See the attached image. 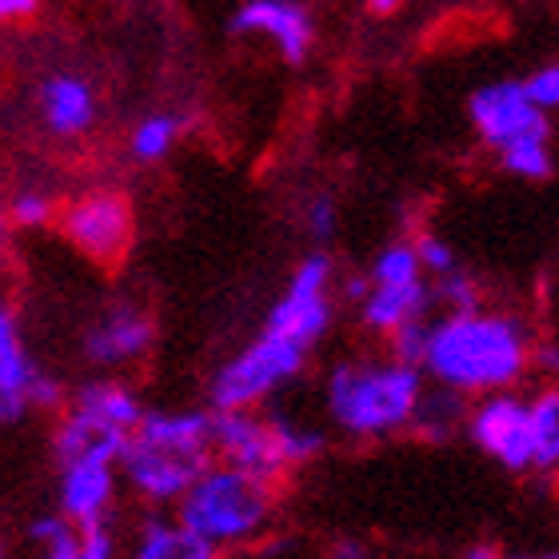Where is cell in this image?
Wrapping results in <instances>:
<instances>
[{
	"label": "cell",
	"instance_id": "1",
	"mask_svg": "<svg viewBox=\"0 0 559 559\" xmlns=\"http://www.w3.org/2000/svg\"><path fill=\"white\" fill-rule=\"evenodd\" d=\"M532 360L536 352H532L524 320L467 308V312H452L440 324H431L424 368L436 376V384L464 396V392L512 388Z\"/></svg>",
	"mask_w": 559,
	"mask_h": 559
},
{
	"label": "cell",
	"instance_id": "2",
	"mask_svg": "<svg viewBox=\"0 0 559 559\" xmlns=\"http://www.w3.org/2000/svg\"><path fill=\"white\" fill-rule=\"evenodd\" d=\"M424 400L419 364H340L328 376V412L352 436H392L416 419Z\"/></svg>",
	"mask_w": 559,
	"mask_h": 559
},
{
	"label": "cell",
	"instance_id": "3",
	"mask_svg": "<svg viewBox=\"0 0 559 559\" xmlns=\"http://www.w3.org/2000/svg\"><path fill=\"white\" fill-rule=\"evenodd\" d=\"M272 479L257 476V472H245L236 464L224 467H204L192 488L180 496V508H176V520L197 532L204 544L212 548H240V544H252V539L264 532L272 512Z\"/></svg>",
	"mask_w": 559,
	"mask_h": 559
},
{
	"label": "cell",
	"instance_id": "4",
	"mask_svg": "<svg viewBox=\"0 0 559 559\" xmlns=\"http://www.w3.org/2000/svg\"><path fill=\"white\" fill-rule=\"evenodd\" d=\"M140 400L124 384H88L76 396L72 412L60 419L57 428V460H76V455H108L120 464V452L129 448L132 431H136Z\"/></svg>",
	"mask_w": 559,
	"mask_h": 559
},
{
	"label": "cell",
	"instance_id": "5",
	"mask_svg": "<svg viewBox=\"0 0 559 559\" xmlns=\"http://www.w3.org/2000/svg\"><path fill=\"white\" fill-rule=\"evenodd\" d=\"M304 352L308 348H304L300 340H292L280 328L264 324V332L216 376V388H212L216 408H252L257 400L269 396L272 388L300 372Z\"/></svg>",
	"mask_w": 559,
	"mask_h": 559
},
{
	"label": "cell",
	"instance_id": "6",
	"mask_svg": "<svg viewBox=\"0 0 559 559\" xmlns=\"http://www.w3.org/2000/svg\"><path fill=\"white\" fill-rule=\"evenodd\" d=\"M60 233L96 264H117L132 245V209L120 192H84L60 209Z\"/></svg>",
	"mask_w": 559,
	"mask_h": 559
},
{
	"label": "cell",
	"instance_id": "7",
	"mask_svg": "<svg viewBox=\"0 0 559 559\" xmlns=\"http://www.w3.org/2000/svg\"><path fill=\"white\" fill-rule=\"evenodd\" d=\"M467 431L484 455H491L496 464H503L508 472H527L532 467V404L520 396L503 392H488L479 400L472 416H467Z\"/></svg>",
	"mask_w": 559,
	"mask_h": 559
},
{
	"label": "cell",
	"instance_id": "8",
	"mask_svg": "<svg viewBox=\"0 0 559 559\" xmlns=\"http://www.w3.org/2000/svg\"><path fill=\"white\" fill-rule=\"evenodd\" d=\"M472 124H476L479 140L500 152L503 144H512L520 136H536L548 132V112L527 96L524 81H496L484 84L479 93L467 100Z\"/></svg>",
	"mask_w": 559,
	"mask_h": 559
},
{
	"label": "cell",
	"instance_id": "9",
	"mask_svg": "<svg viewBox=\"0 0 559 559\" xmlns=\"http://www.w3.org/2000/svg\"><path fill=\"white\" fill-rule=\"evenodd\" d=\"M328 284H332V264L328 257H308L300 269L292 272L288 288L272 308L269 324L280 328L284 336L300 340L304 348H312L316 340L328 332L332 320V300H328Z\"/></svg>",
	"mask_w": 559,
	"mask_h": 559
},
{
	"label": "cell",
	"instance_id": "10",
	"mask_svg": "<svg viewBox=\"0 0 559 559\" xmlns=\"http://www.w3.org/2000/svg\"><path fill=\"white\" fill-rule=\"evenodd\" d=\"M120 467H124L129 484L144 500L168 503V500H180L192 488V479L209 467V455L176 452V448H160V443L132 436L129 448L120 452Z\"/></svg>",
	"mask_w": 559,
	"mask_h": 559
},
{
	"label": "cell",
	"instance_id": "11",
	"mask_svg": "<svg viewBox=\"0 0 559 559\" xmlns=\"http://www.w3.org/2000/svg\"><path fill=\"white\" fill-rule=\"evenodd\" d=\"M212 448L224 464H236L245 472H257L264 479H276L284 472V455L272 419L252 416V408H216L212 416Z\"/></svg>",
	"mask_w": 559,
	"mask_h": 559
},
{
	"label": "cell",
	"instance_id": "12",
	"mask_svg": "<svg viewBox=\"0 0 559 559\" xmlns=\"http://www.w3.org/2000/svg\"><path fill=\"white\" fill-rule=\"evenodd\" d=\"M236 33H260L280 48L284 60H304L312 48V16L296 0H248L233 16Z\"/></svg>",
	"mask_w": 559,
	"mask_h": 559
},
{
	"label": "cell",
	"instance_id": "13",
	"mask_svg": "<svg viewBox=\"0 0 559 559\" xmlns=\"http://www.w3.org/2000/svg\"><path fill=\"white\" fill-rule=\"evenodd\" d=\"M117 460L108 455H76L60 464V512L72 515L76 524L96 520L108 512L112 491H117V476H112Z\"/></svg>",
	"mask_w": 559,
	"mask_h": 559
},
{
	"label": "cell",
	"instance_id": "14",
	"mask_svg": "<svg viewBox=\"0 0 559 559\" xmlns=\"http://www.w3.org/2000/svg\"><path fill=\"white\" fill-rule=\"evenodd\" d=\"M152 348V320L132 304H120L112 312H105L88 328L84 336V352L88 360L100 364V368H117V364H129L136 356Z\"/></svg>",
	"mask_w": 559,
	"mask_h": 559
},
{
	"label": "cell",
	"instance_id": "15",
	"mask_svg": "<svg viewBox=\"0 0 559 559\" xmlns=\"http://www.w3.org/2000/svg\"><path fill=\"white\" fill-rule=\"evenodd\" d=\"M40 117H45V124L57 132V136H76V132H84L96 117V96H93V88H88V81L69 76V72L48 76L45 88H40Z\"/></svg>",
	"mask_w": 559,
	"mask_h": 559
},
{
	"label": "cell",
	"instance_id": "16",
	"mask_svg": "<svg viewBox=\"0 0 559 559\" xmlns=\"http://www.w3.org/2000/svg\"><path fill=\"white\" fill-rule=\"evenodd\" d=\"M0 380L12 388H21L33 404H57V384L48 380L21 344V328H16V316L0 304Z\"/></svg>",
	"mask_w": 559,
	"mask_h": 559
},
{
	"label": "cell",
	"instance_id": "17",
	"mask_svg": "<svg viewBox=\"0 0 559 559\" xmlns=\"http://www.w3.org/2000/svg\"><path fill=\"white\" fill-rule=\"evenodd\" d=\"M424 308H428V284L424 280H416V284H372L368 296L360 300V320L372 332L392 336L400 324L424 316Z\"/></svg>",
	"mask_w": 559,
	"mask_h": 559
},
{
	"label": "cell",
	"instance_id": "18",
	"mask_svg": "<svg viewBox=\"0 0 559 559\" xmlns=\"http://www.w3.org/2000/svg\"><path fill=\"white\" fill-rule=\"evenodd\" d=\"M140 440L176 448V452L209 455L212 452V416L204 412H144L136 424Z\"/></svg>",
	"mask_w": 559,
	"mask_h": 559
},
{
	"label": "cell",
	"instance_id": "19",
	"mask_svg": "<svg viewBox=\"0 0 559 559\" xmlns=\"http://www.w3.org/2000/svg\"><path fill=\"white\" fill-rule=\"evenodd\" d=\"M136 556L140 559H212L216 548L204 544L197 532H188L180 520H176V524H168V520H148L136 539Z\"/></svg>",
	"mask_w": 559,
	"mask_h": 559
},
{
	"label": "cell",
	"instance_id": "20",
	"mask_svg": "<svg viewBox=\"0 0 559 559\" xmlns=\"http://www.w3.org/2000/svg\"><path fill=\"white\" fill-rule=\"evenodd\" d=\"M532 467L551 472L559 467V388H548L532 400Z\"/></svg>",
	"mask_w": 559,
	"mask_h": 559
},
{
	"label": "cell",
	"instance_id": "21",
	"mask_svg": "<svg viewBox=\"0 0 559 559\" xmlns=\"http://www.w3.org/2000/svg\"><path fill=\"white\" fill-rule=\"evenodd\" d=\"M180 132H185V120L173 117V112H156V117H144L136 129H132L129 148H132L136 160L156 164L173 152V144L180 140Z\"/></svg>",
	"mask_w": 559,
	"mask_h": 559
},
{
	"label": "cell",
	"instance_id": "22",
	"mask_svg": "<svg viewBox=\"0 0 559 559\" xmlns=\"http://www.w3.org/2000/svg\"><path fill=\"white\" fill-rule=\"evenodd\" d=\"M28 539L45 551L48 559H81V524L72 515H40L28 527Z\"/></svg>",
	"mask_w": 559,
	"mask_h": 559
},
{
	"label": "cell",
	"instance_id": "23",
	"mask_svg": "<svg viewBox=\"0 0 559 559\" xmlns=\"http://www.w3.org/2000/svg\"><path fill=\"white\" fill-rule=\"evenodd\" d=\"M503 168L512 176H524V180H544L551 176V144L548 132H536V136H520L512 144L500 148Z\"/></svg>",
	"mask_w": 559,
	"mask_h": 559
},
{
	"label": "cell",
	"instance_id": "24",
	"mask_svg": "<svg viewBox=\"0 0 559 559\" xmlns=\"http://www.w3.org/2000/svg\"><path fill=\"white\" fill-rule=\"evenodd\" d=\"M416 280H424V264H419L416 245H392L376 257L372 284H416Z\"/></svg>",
	"mask_w": 559,
	"mask_h": 559
},
{
	"label": "cell",
	"instance_id": "25",
	"mask_svg": "<svg viewBox=\"0 0 559 559\" xmlns=\"http://www.w3.org/2000/svg\"><path fill=\"white\" fill-rule=\"evenodd\" d=\"M272 428H276L280 455H284L288 467L312 460V455L324 448V436H320V431H308V428H300V424H292V419H272Z\"/></svg>",
	"mask_w": 559,
	"mask_h": 559
},
{
	"label": "cell",
	"instance_id": "26",
	"mask_svg": "<svg viewBox=\"0 0 559 559\" xmlns=\"http://www.w3.org/2000/svg\"><path fill=\"white\" fill-rule=\"evenodd\" d=\"M428 336H431V324H424V316L408 320V324H400L392 332V352H396V360H408L424 368V356H428Z\"/></svg>",
	"mask_w": 559,
	"mask_h": 559
},
{
	"label": "cell",
	"instance_id": "27",
	"mask_svg": "<svg viewBox=\"0 0 559 559\" xmlns=\"http://www.w3.org/2000/svg\"><path fill=\"white\" fill-rule=\"evenodd\" d=\"M52 216H57V204L45 192H21L9 204V221L21 224V228H45Z\"/></svg>",
	"mask_w": 559,
	"mask_h": 559
},
{
	"label": "cell",
	"instance_id": "28",
	"mask_svg": "<svg viewBox=\"0 0 559 559\" xmlns=\"http://www.w3.org/2000/svg\"><path fill=\"white\" fill-rule=\"evenodd\" d=\"M440 296H443V304H448L452 312H467V308H479L476 280L467 276V272H460V269L443 272V276H440Z\"/></svg>",
	"mask_w": 559,
	"mask_h": 559
},
{
	"label": "cell",
	"instance_id": "29",
	"mask_svg": "<svg viewBox=\"0 0 559 559\" xmlns=\"http://www.w3.org/2000/svg\"><path fill=\"white\" fill-rule=\"evenodd\" d=\"M112 551H117V536H112V527L105 524V515L84 520L81 524V559H108Z\"/></svg>",
	"mask_w": 559,
	"mask_h": 559
},
{
	"label": "cell",
	"instance_id": "30",
	"mask_svg": "<svg viewBox=\"0 0 559 559\" xmlns=\"http://www.w3.org/2000/svg\"><path fill=\"white\" fill-rule=\"evenodd\" d=\"M527 96L536 100L544 112H559V64H544L524 81Z\"/></svg>",
	"mask_w": 559,
	"mask_h": 559
},
{
	"label": "cell",
	"instance_id": "31",
	"mask_svg": "<svg viewBox=\"0 0 559 559\" xmlns=\"http://www.w3.org/2000/svg\"><path fill=\"white\" fill-rule=\"evenodd\" d=\"M416 252H419V264H424V272H436V276H443V272L460 269V264H455L452 245H443L440 236H419Z\"/></svg>",
	"mask_w": 559,
	"mask_h": 559
},
{
	"label": "cell",
	"instance_id": "32",
	"mask_svg": "<svg viewBox=\"0 0 559 559\" xmlns=\"http://www.w3.org/2000/svg\"><path fill=\"white\" fill-rule=\"evenodd\" d=\"M308 233L320 236V240H328V236L336 233V204L328 197L308 200Z\"/></svg>",
	"mask_w": 559,
	"mask_h": 559
},
{
	"label": "cell",
	"instance_id": "33",
	"mask_svg": "<svg viewBox=\"0 0 559 559\" xmlns=\"http://www.w3.org/2000/svg\"><path fill=\"white\" fill-rule=\"evenodd\" d=\"M28 408H33V400L24 396L21 388H12L0 380V424H16Z\"/></svg>",
	"mask_w": 559,
	"mask_h": 559
},
{
	"label": "cell",
	"instance_id": "34",
	"mask_svg": "<svg viewBox=\"0 0 559 559\" xmlns=\"http://www.w3.org/2000/svg\"><path fill=\"white\" fill-rule=\"evenodd\" d=\"M36 12V0H0V24L28 21Z\"/></svg>",
	"mask_w": 559,
	"mask_h": 559
},
{
	"label": "cell",
	"instance_id": "35",
	"mask_svg": "<svg viewBox=\"0 0 559 559\" xmlns=\"http://www.w3.org/2000/svg\"><path fill=\"white\" fill-rule=\"evenodd\" d=\"M368 9H372L376 16H392V12L404 9V0H368Z\"/></svg>",
	"mask_w": 559,
	"mask_h": 559
},
{
	"label": "cell",
	"instance_id": "36",
	"mask_svg": "<svg viewBox=\"0 0 559 559\" xmlns=\"http://www.w3.org/2000/svg\"><path fill=\"white\" fill-rule=\"evenodd\" d=\"M536 356H539V364H544L548 372H559V348H539Z\"/></svg>",
	"mask_w": 559,
	"mask_h": 559
},
{
	"label": "cell",
	"instance_id": "37",
	"mask_svg": "<svg viewBox=\"0 0 559 559\" xmlns=\"http://www.w3.org/2000/svg\"><path fill=\"white\" fill-rule=\"evenodd\" d=\"M4 252H9V224L0 216V264H4Z\"/></svg>",
	"mask_w": 559,
	"mask_h": 559
},
{
	"label": "cell",
	"instance_id": "38",
	"mask_svg": "<svg viewBox=\"0 0 559 559\" xmlns=\"http://www.w3.org/2000/svg\"><path fill=\"white\" fill-rule=\"evenodd\" d=\"M0 556H4V539H0Z\"/></svg>",
	"mask_w": 559,
	"mask_h": 559
}]
</instances>
